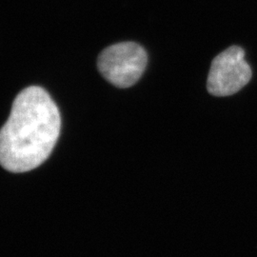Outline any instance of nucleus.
<instances>
[{"label":"nucleus","instance_id":"nucleus-3","mask_svg":"<svg viewBox=\"0 0 257 257\" xmlns=\"http://www.w3.org/2000/svg\"><path fill=\"white\" fill-rule=\"evenodd\" d=\"M252 72L244 50L231 46L212 60L207 89L214 96H229L239 92L250 80Z\"/></svg>","mask_w":257,"mask_h":257},{"label":"nucleus","instance_id":"nucleus-2","mask_svg":"<svg viewBox=\"0 0 257 257\" xmlns=\"http://www.w3.org/2000/svg\"><path fill=\"white\" fill-rule=\"evenodd\" d=\"M148 55L135 42H122L106 48L97 60L100 74L118 88L135 85L145 72Z\"/></svg>","mask_w":257,"mask_h":257},{"label":"nucleus","instance_id":"nucleus-1","mask_svg":"<svg viewBox=\"0 0 257 257\" xmlns=\"http://www.w3.org/2000/svg\"><path fill=\"white\" fill-rule=\"evenodd\" d=\"M60 128V112L49 93L28 87L16 97L0 130V165L18 174L36 169L53 152Z\"/></svg>","mask_w":257,"mask_h":257}]
</instances>
